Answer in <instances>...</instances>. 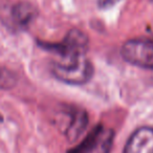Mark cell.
Listing matches in <instances>:
<instances>
[{"mask_svg":"<svg viewBox=\"0 0 153 153\" xmlns=\"http://www.w3.org/2000/svg\"><path fill=\"white\" fill-rule=\"evenodd\" d=\"M66 114L69 117V123L66 126L65 135L70 142H74L78 140L82 132L85 130L88 123V117L84 110L76 109H69Z\"/></svg>","mask_w":153,"mask_h":153,"instance_id":"7","label":"cell"},{"mask_svg":"<svg viewBox=\"0 0 153 153\" xmlns=\"http://www.w3.org/2000/svg\"><path fill=\"white\" fill-rule=\"evenodd\" d=\"M123 153H153V128L136 129L126 143Z\"/></svg>","mask_w":153,"mask_h":153,"instance_id":"5","label":"cell"},{"mask_svg":"<svg viewBox=\"0 0 153 153\" xmlns=\"http://www.w3.org/2000/svg\"><path fill=\"white\" fill-rule=\"evenodd\" d=\"M126 62L145 69L153 70V38H136L126 41L121 48Z\"/></svg>","mask_w":153,"mask_h":153,"instance_id":"3","label":"cell"},{"mask_svg":"<svg viewBox=\"0 0 153 153\" xmlns=\"http://www.w3.org/2000/svg\"><path fill=\"white\" fill-rule=\"evenodd\" d=\"M51 72L63 83L83 85L92 78L94 66L85 56L71 61L55 62L51 66Z\"/></svg>","mask_w":153,"mask_h":153,"instance_id":"2","label":"cell"},{"mask_svg":"<svg viewBox=\"0 0 153 153\" xmlns=\"http://www.w3.org/2000/svg\"><path fill=\"white\" fill-rule=\"evenodd\" d=\"M10 17L16 28H25L36 19L37 10L32 3L20 1L10 9Z\"/></svg>","mask_w":153,"mask_h":153,"instance_id":"6","label":"cell"},{"mask_svg":"<svg viewBox=\"0 0 153 153\" xmlns=\"http://www.w3.org/2000/svg\"><path fill=\"white\" fill-rule=\"evenodd\" d=\"M17 78L13 71L0 67V89H11L16 85Z\"/></svg>","mask_w":153,"mask_h":153,"instance_id":"8","label":"cell"},{"mask_svg":"<svg viewBox=\"0 0 153 153\" xmlns=\"http://www.w3.org/2000/svg\"><path fill=\"white\" fill-rule=\"evenodd\" d=\"M122 0H98V5L100 9H109V7L115 5L117 2Z\"/></svg>","mask_w":153,"mask_h":153,"instance_id":"9","label":"cell"},{"mask_svg":"<svg viewBox=\"0 0 153 153\" xmlns=\"http://www.w3.org/2000/svg\"><path fill=\"white\" fill-rule=\"evenodd\" d=\"M40 46L51 53H55L59 58V61H70V60L85 57L89 47V40L85 33L74 28L66 34L61 42H40Z\"/></svg>","mask_w":153,"mask_h":153,"instance_id":"1","label":"cell"},{"mask_svg":"<svg viewBox=\"0 0 153 153\" xmlns=\"http://www.w3.org/2000/svg\"><path fill=\"white\" fill-rule=\"evenodd\" d=\"M114 132L112 129L97 125L85 136L81 144L76 145L67 153H109L113 144Z\"/></svg>","mask_w":153,"mask_h":153,"instance_id":"4","label":"cell"}]
</instances>
